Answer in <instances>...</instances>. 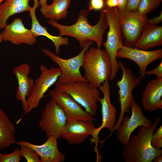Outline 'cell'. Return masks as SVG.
Listing matches in <instances>:
<instances>
[{
	"mask_svg": "<svg viewBox=\"0 0 162 162\" xmlns=\"http://www.w3.org/2000/svg\"><path fill=\"white\" fill-rule=\"evenodd\" d=\"M88 11L85 9L81 10L76 22L70 26L61 25L56 21L49 20L47 23L57 28L59 35H67L75 38L80 46L83 48L89 40H92L100 49L103 43V35L106 29L109 28L106 15L103 9L101 10L100 18L94 25H90L87 20Z\"/></svg>",
	"mask_w": 162,
	"mask_h": 162,
	"instance_id": "obj_1",
	"label": "cell"
},
{
	"mask_svg": "<svg viewBox=\"0 0 162 162\" xmlns=\"http://www.w3.org/2000/svg\"><path fill=\"white\" fill-rule=\"evenodd\" d=\"M161 120L157 117L150 127L140 126L137 134L130 138L122 152L125 162H152L156 157L162 155V149L153 147L151 143L154 132Z\"/></svg>",
	"mask_w": 162,
	"mask_h": 162,
	"instance_id": "obj_2",
	"label": "cell"
},
{
	"mask_svg": "<svg viewBox=\"0 0 162 162\" xmlns=\"http://www.w3.org/2000/svg\"><path fill=\"white\" fill-rule=\"evenodd\" d=\"M82 67L86 81L97 88L109 80L111 64L105 50L92 46L89 48L84 53Z\"/></svg>",
	"mask_w": 162,
	"mask_h": 162,
	"instance_id": "obj_3",
	"label": "cell"
},
{
	"mask_svg": "<svg viewBox=\"0 0 162 162\" xmlns=\"http://www.w3.org/2000/svg\"><path fill=\"white\" fill-rule=\"evenodd\" d=\"M94 42L92 40H88L78 55L68 59L61 58L51 50L40 47L44 55L57 64L61 69V75L55 83L56 86L69 82L87 81L82 75L80 69L82 64L85 52Z\"/></svg>",
	"mask_w": 162,
	"mask_h": 162,
	"instance_id": "obj_4",
	"label": "cell"
},
{
	"mask_svg": "<svg viewBox=\"0 0 162 162\" xmlns=\"http://www.w3.org/2000/svg\"><path fill=\"white\" fill-rule=\"evenodd\" d=\"M109 26L107 39L102 44L111 61L112 71L110 81H113L119 71L116 54L118 50L124 45V38L122 35L116 13V7L108 8L104 7Z\"/></svg>",
	"mask_w": 162,
	"mask_h": 162,
	"instance_id": "obj_5",
	"label": "cell"
},
{
	"mask_svg": "<svg viewBox=\"0 0 162 162\" xmlns=\"http://www.w3.org/2000/svg\"><path fill=\"white\" fill-rule=\"evenodd\" d=\"M56 86L69 94L87 112L93 116L96 115L100 94L98 88L87 81L66 83Z\"/></svg>",
	"mask_w": 162,
	"mask_h": 162,
	"instance_id": "obj_6",
	"label": "cell"
},
{
	"mask_svg": "<svg viewBox=\"0 0 162 162\" xmlns=\"http://www.w3.org/2000/svg\"><path fill=\"white\" fill-rule=\"evenodd\" d=\"M118 64L123 74L121 80L116 83V85L119 88L118 92L119 96V101L120 104L121 110L118 122L110 132L109 137L115 130H117L121 124L124 114L129 113L130 112L131 104L134 101L136 100L132 94L133 90L139 86L142 79L140 76L137 78L136 77L132 70L126 67L121 62H118Z\"/></svg>",
	"mask_w": 162,
	"mask_h": 162,
	"instance_id": "obj_7",
	"label": "cell"
},
{
	"mask_svg": "<svg viewBox=\"0 0 162 162\" xmlns=\"http://www.w3.org/2000/svg\"><path fill=\"white\" fill-rule=\"evenodd\" d=\"M67 121L62 109L51 98L42 112L38 125L47 138L54 136L59 140L65 130Z\"/></svg>",
	"mask_w": 162,
	"mask_h": 162,
	"instance_id": "obj_8",
	"label": "cell"
},
{
	"mask_svg": "<svg viewBox=\"0 0 162 162\" xmlns=\"http://www.w3.org/2000/svg\"><path fill=\"white\" fill-rule=\"evenodd\" d=\"M116 13L124 38L123 44L134 48L141 34L146 18H142L136 12L127 9L120 10L116 8Z\"/></svg>",
	"mask_w": 162,
	"mask_h": 162,
	"instance_id": "obj_9",
	"label": "cell"
},
{
	"mask_svg": "<svg viewBox=\"0 0 162 162\" xmlns=\"http://www.w3.org/2000/svg\"><path fill=\"white\" fill-rule=\"evenodd\" d=\"M40 69V75L34 81L32 92L27 99L29 106L27 113L38 107L44 94L50 87L56 83L61 75L59 67H51L48 68L45 65H41Z\"/></svg>",
	"mask_w": 162,
	"mask_h": 162,
	"instance_id": "obj_10",
	"label": "cell"
},
{
	"mask_svg": "<svg viewBox=\"0 0 162 162\" xmlns=\"http://www.w3.org/2000/svg\"><path fill=\"white\" fill-rule=\"evenodd\" d=\"M131 117L124 116L121 124L116 130L118 140L124 146L128 144L131 133L136 128L141 126L150 127L152 124V120L143 114L142 109L136 100L131 104Z\"/></svg>",
	"mask_w": 162,
	"mask_h": 162,
	"instance_id": "obj_11",
	"label": "cell"
},
{
	"mask_svg": "<svg viewBox=\"0 0 162 162\" xmlns=\"http://www.w3.org/2000/svg\"><path fill=\"white\" fill-rule=\"evenodd\" d=\"M48 95L62 109L67 120H95L69 94L61 91L57 87L51 90Z\"/></svg>",
	"mask_w": 162,
	"mask_h": 162,
	"instance_id": "obj_12",
	"label": "cell"
},
{
	"mask_svg": "<svg viewBox=\"0 0 162 162\" xmlns=\"http://www.w3.org/2000/svg\"><path fill=\"white\" fill-rule=\"evenodd\" d=\"M97 128L93 121L67 120L65 130L61 138L71 145L80 144L90 136H92L95 141H98Z\"/></svg>",
	"mask_w": 162,
	"mask_h": 162,
	"instance_id": "obj_13",
	"label": "cell"
},
{
	"mask_svg": "<svg viewBox=\"0 0 162 162\" xmlns=\"http://www.w3.org/2000/svg\"><path fill=\"white\" fill-rule=\"evenodd\" d=\"M116 57L127 58L136 62L139 67V74L143 79L148 65L162 58V49L146 51L124 45L118 51Z\"/></svg>",
	"mask_w": 162,
	"mask_h": 162,
	"instance_id": "obj_14",
	"label": "cell"
},
{
	"mask_svg": "<svg viewBox=\"0 0 162 162\" xmlns=\"http://www.w3.org/2000/svg\"><path fill=\"white\" fill-rule=\"evenodd\" d=\"M13 72L17 80L18 86L16 95V99L21 101L22 108L25 113H27L29 106L27 102L26 98L31 94L33 90L34 81L29 77L31 72L29 65L23 63L14 68Z\"/></svg>",
	"mask_w": 162,
	"mask_h": 162,
	"instance_id": "obj_15",
	"label": "cell"
},
{
	"mask_svg": "<svg viewBox=\"0 0 162 162\" xmlns=\"http://www.w3.org/2000/svg\"><path fill=\"white\" fill-rule=\"evenodd\" d=\"M4 28L1 34L4 41H10L16 45L23 44L32 45L36 43V37L33 35L30 29L24 26L20 18H15Z\"/></svg>",
	"mask_w": 162,
	"mask_h": 162,
	"instance_id": "obj_16",
	"label": "cell"
},
{
	"mask_svg": "<svg viewBox=\"0 0 162 162\" xmlns=\"http://www.w3.org/2000/svg\"><path fill=\"white\" fill-rule=\"evenodd\" d=\"M57 140L56 137L52 136L47 138L45 142L41 145L23 141H16L15 143L31 148L40 156L41 162H63L65 160V156L58 150Z\"/></svg>",
	"mask_w": 162,
	"mask_h": 162,
	"instance_id": "obj_17",
	"label": "cell"
},
{
	"mask_svg": "<svg viewBox=\"0 0 162 162\" xmlns=\"http://www.w3.org/2000/svg\"><path fill=\"white\" fill-rule=\"evenodd\" d=\"M99 90L103 93L104 97L99 98L101 104L102 115V123L97 128L96 133L98 135L103 128H107L110 132L112 130L116 124L117 111L116 107L110 101V86L109 81L104 82L98 88Z\"/></svg>",
	"mask_w": 162,
	"mask_h": 162,
	"instance_id": "obj_18",
	"label": "cell"
},
{
	"mask_svg": "<svg viewBox=\"0 0 162 162\" xmlns=\"http://www.w3.org/2000/svg\"><path fill=\"white\" fill-rule=\"evenodd\" d=\"M162 77L149 81L142 93L141 101L145 110L153 112L162 109Z\"/></svg>",
	"mask_w": 162,
	"mask_h": 162,
	"instance_id": "obj_19",
	"label": "cell"
},
{
	"mask_svg": "<svg viewBox=\"0 0 162 162\" xmlns=\"http://www.w3.org/2000/svg\"><path fill=\"white\" fill-rule=\"evenodd\" d=\"M162 45V26L144 23L141 34L134 48L144 50Z\"/></svg>",
	"mask_w": 162,
	"mask_h": 162,
	"instance_id": "obj_20",
	"label": "cell"
},
{
	"mask_svg": "<svg viewBox=\"0 0 162 162\" xmlns=\"http://www.w3.org/2000/svg\"><path fill=\"white\" fill-rule=\"evenodd\" d=\"M34 5L32 10L29 11L30 16L32 19V26L30 29L33 35L35 37L44 36L50 40L53 43L55 48V53H60V46L62 45H68L69 44V40L67 37L63 38L59 35L54 36L50 34L47 31V28L41 26L36 17L35 12L36 8L40 5L38 0H34Z\"/></svg>",
	"mask_w": 162,
	"mask_h": 162,
	"instance_id": "obj_21",
	"label": "cell"
},
{
	"mask_svg": "<svg viewBox=\"0 0 162 162\" xmlns=\"http://www.w3.org/2000/svg\"><path fill=\"white\" fill-rule=\"evenodd\" d=\"M34 0H5L0 4V29L7 25V21L10 16L24 11H31L32 7L29 2Z\"/></svg>",
	"mask_w": 162,
	"mask_h": 162,
	"instance_id": "obj_22",
	"label": "cell"
},
{
	"mask_svg": "<svg viewBox=\"0 0 162 162\" xmlns=\"http://www.w3.org/2000/svg\"><path fill=\"white\" fill-rule=\"evenodd\" d=\"M70 2L71 0H53L51 5L41 6L40 10L45 18L59 20L67 16Z\"/></svg>",
	"mask_w": 162,
	"mask_h": 162,
	"instance_id": "obj_23",
	"label": "cell"
},
{
	"mask_svg": "<svg viewBox=\"0 0 162 162\" xmlns=\"http://www.w3.org/2000/svg\"><path fill=\"white\" fill-rule=\"evenodd\" d=\"M14 126L9 118L0 109V149L15 143Z\"/></svg>",
	"mask_w": 162,
	"mask_h": 162,
	"instance_id": "obj_24",
	"label": "cell"
},
{
	"mask_svg": "<svg viewBox=\"0 0 162 162\" xmlns=\"http://www.w3.org/2000/svg\"><path fill=\"white\" fill-rule=\"evenodd\" d=\"M162 0H141L138 9L136 12L140 17L146 18V15L158 8Z\"/></svg>",
	"mask_w": 162,
	"mask_h": 162,
	"instance_id": "obj_25",
	"label": "cell"
},
{
	"mask_svg": "<svg viewBox=\"0 0 162 162\" xmlns=\"http://www.w3.org/2000/svg\"><path fill=\"white\" fill-rule=\"evenodd\" d=\"M20 146V156L25 158L27 162H41L38 155L31 148L23 145Z\"/></svg>",
	"mask_w": 162,
	"mask_h": 162,
	"instance_id": "obj_26",
	"label": "cell"
},
{
	"mask_svg": "<svg viewBox=\"0 0 162 162\" xmlns=\"http://www.w3.org/2000/svg\"><path fill=\"white\" fill-rule=\"evenodd\" d=\"M21 158L19 148L9 154H3L0 152V162H19Z\"/></svg>",
	"mask_w": 162,
	"mask_h": 162,
	"instance_id": "obj_27",
	"label": "cell"
},
{
	"mask_svg": "<svg viewBox=\"0 0 162 162\" xmlns=\"http://www.w3.org/2000/svg\"><path fill=\"white\" fill-rule=\"evenodd\" d=\"M151 143L152 146L154 148H161L162 147V125L154 134L151 138Z\"/></svg>",
	"mask_w": 162,
	"mask_h": 162,
	"instance_id": "obj_28",
	"label": "cell"
},
{
	"mask_svg": "<svg viewBox=\"0 0 162 162\" xmlns=\"http://www.w3.org/2000/svg\"><path fill=\"white\" fill-rule=\"evenodd\" d=\"M90 5L89 8L90 10L92 9L94 10H101L104 8L103 0H90Z\"/></svg>",
	"mask_w": 162,
	"mask_h": 162,
	"instance_id": "obj_29",
	"label": "cell"
},
{
	"mask_svg": "<svg viewBox=\"0 0 162 162\" xmlns=\"http://www.w3.org/2000/svg\"><path fill=\"white\" fill-rule=\"evenodd\" d=\"M141 0H128L127 9L136 12L138 8Z\"/></svg>",
	"mask_w": 162,
	"mask_h": 162,
	"instance_id": "obj_30",
	"label": "cell"
},
{
	"mask_svg": "<svg viewBox=\"0 0 162 162\" xmlns=\"http://www.w3.org/2000/svg\"><path fill=\"white\" fill-rule=\"evenodd\" d=\"M145 74L146 75H154L157 78L162 77V62L154 69L149 71H146Z\"/></svg>",
	"mask_w": 162,
	"mask_h": 162,
	"instance_id": "obj_31",
	"label": "cell"
},
{
	"mask_svg": "<svg viewBox=\"0 0 162 162\" xmlns=\"http://www.w3.org/2000/svg\"><path fill=\"white\" fill-rule=\"evenodd\" d=\"M162 20V11L160 12V15L150 19L147 18L145 20V22L148 24L152 25H157Z\"/></svg>",
	"mask_w": 162,
	"mask_h": 162,
	"instance_id": "obj_32",
	"label": "cell"
},
{
	"mask_svg": "<svg viewBox=\"0 0 162 162\" xmlns=\"http://www.w3.org/2000/svg\"><path fill=\"white\" fill-rule=\"evenodd\" d=\"M104 7L112 8L115 7L117 8L119 4L117 0H103Z\"/></svg>",
	"mask_w": 162,
	"mask_h": 162,
	"instance_id": "obj_33",
	"label": "cell"
},
{
	"mask_svg": "<svg viewBox=\"0 0 162 162\" xmlns=\"http://www.w3.org/2000/svg\"><path fill=\"white\" fill-rule=\"evenodd\" d=\"M119 5L117 8V9L120 10H124L126 8L128 0H117Z\"/></svg>",
	"mask_w": 162,
	"mask_h": 162,
	"instance_id": "obj_34",
	"label": "cell"
},
{
	"mask_svg": "<svg viewBox=\"0 0 162 162\" xmlns=\"http://www.w3.org/2000/svg\"><path fill=\"white\" fill-rule=\"evenodd\" d=\"M153 161L154 162H162V155L156 157L154 159Z\"/></svg>",
	"mask_w": 162,
	"mask_h": 162,
	"instance_id": "obj_35",
	"label": "cell"
},
{
	"mask_svg": "<svg viewBox=\"0 0 162 162\" xmlns=\"http://www.w3.org/2000/svg\"><path fill=\"white\" fill-rule=\"evenodd\" d=\"M39 3L40 5V6L43 5L44 4H46V2L47 0H39Z\"/></svg>",
	"mask_w": 162,
	"mask_h": 162,
	"instance_id": "obj_36",
	"label": "cell"
},
{
	"mask_svg": "<svg viewBox=\"0 0 162 162\" xmlns=\"http://www.w3.org/2000/svg\"><path fill=\"white\" fill-rule=\"evenodd\" d=\"M2 40H2V38L1 35V34H0V46Z\"/></svg>",
	"mask_w": 162,
	"mask_h": 162,
	"instance_id": "obj_37",
	"label": "cell"
},
{
	"mask_svg": "<svg viewBox=\"0 0 162 162\" xmlns=\"http://www.w3.org/2000/svg\"><path fill=\"white\" fill-rule=\"evenodd\" d=\"M4 0H0V4H1V3L4 1Z\"/></svg>",
	"mask_w": 162,
	"mask_h": 162,
	"instance_id": "obj_38",
	"label": "cell"
}]
</instances>
